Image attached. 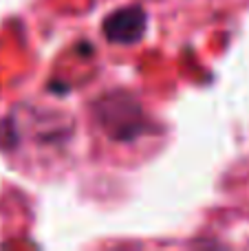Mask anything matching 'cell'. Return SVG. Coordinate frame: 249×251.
Masks as SVG:
<instances>
[{"label": "cell", "instance_id": "obj_1", "mask_svg": "<svg viewBox=\"0 0 249 251\" xmlns=\"http://www.w3.org/2000/svg\"><path fill=\"white\" fill-rule=\"evenodd\" d=\"M95 119L104 134L115 141H132L141 137L146 128L144 110L130 95L115 93L97 101Z\"/></svg>", "mask_w": 249, "mask_h": 251}, {"label": "cell", "instance_id": "obj_2", "mask_svg": "<svg viewBox=\"0 0 249 251\" xmlns=\"http://www.w3.org/2000/svg\"><path fill=\"white\" fill-rule=\"evenodd\" d=\"M146 31V16L141 9L128 7L119 9L113 16L106 18L104 33L110 42L126 44V42H137Z\"/></svg>", "mask_w": 249, "mask_h": 251}]
</instances>
